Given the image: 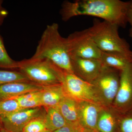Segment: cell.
Masks as SVG:
<instances>
[{
    "label": "cell",
    "mask_w": 132,
    "mask_h": 132,
    "mask_svg": "<svg viewBox=\"0 0 132 132\" xmlns=\"http://www.w3.org/2000/svg\"><path fill=\"white\" fill-rule=\"evenodd\" d=\"M130 2L120 0H79L64 2L62 6V19L67 21L74 16L89 15L95 16L125 28Z\"/></svg>",
    "instance_id": "6da1fadb"
},
{
    "label": "cell",
    "mask_w": 132,
    "mask_h": 132,
    "mask_svg": "<svg viewBox=\"0 0 132 132\" xmlns=\"http://www.w3.org/2000/svg\"><path fill=\"white\" fill-rule=\"evenodd\" d=\"M31 58L48 59L62 71L74 73L65 38L60 34L57 23L47 26Z\"/></svg>",
    "instance_id": "7a4b0ae2"
},
{
    "label": "cell",
    "mask_w": 132,
    "mask_h": 132,
    "mask_svg": "<svg viewBox=\"0 0 132 132\" xmlns=\"http://www.w3.org/2000/svg\"><path fill=\"white\" fill-rule=\"evenodd\" d=\"M119 28L108 22L95 20L92 27L86 30L102 52L132 55L130 46L120 36Z\"/></svg>",
    "instance_id": "3957f363"
},
{
    "label": "cell",
    "mask_w": 132,
    "mask_h": 132,
    "mask_svg": "<svg viewBox=\"0 0 132 132\" xmlns=\"http://www.w3.org/2000/svg\"><path fill=\"white\" fill-rule=\"evenodd\" d=\"M18 69L31 82L42 86L62 84L64 71L48 59L23 60L19 61Z\"/></svg>",
    "instance_id": "277c9868"
},
{
    "label": "cell",
    "mask_w": 132,
    "mask_h": 132,
    "mask_svg": "<svg viewBox=\"0 0 132 132\" xmlns=\"http://www.w3.org/2000/svg\"><path fill=\"white\" fill-rule=\"evenodd\" d=\"M120 72L103 65L100 72L91 83L101 106L109 108L113 103L120 83Z\"/></svg>",
    "instance_id": "5b68a950"
},
{
    "label": "cell",
    "mask_w": 132,
    "mask_h": 132,
    "mask_svg": "<svg viewBox=\"0 0 132 132\" xmlns=\"http://www.w3.org/2000/svg\"><path fill=\"white\" fill-rule=\"evenodd\" d=\"M70 58L100 60L102 52L97 46L86 30L76 31L65 38Z\"/></svg>",
    "instance_id": "8992f818"
},
{
    "label": "cell",
    "mask_w": 132,
    "mask_h": 132,
    "mask_svg": "<svg viewBox=\"0 0 132 132\" xmlns=\"http://www.w3.org/2000/svg\"><path fill=\"white\" fill-rule=\"evenodd\" d=\"M62 85L66 96L77 102H89L101 106L92 84L74 73L64 71Z\"/></svg>",
    "instance_id": "52a82bcc"
},
{
    "label": "cell",
    "mask_w": 132,
    "mask_h": 132,
    "mask_svg": "<svg viewBox=\"0 0 132 132\" xmlns=\"http://www.w3.org/2000/svg\"><path fill=\"white\" fill-rule=\"evenodd\" d=\"M43 107L23 109L0 118L3 128L8 132H22L26 125L31 120L45 113Z\"/></svg>",
    "instance_id": "ba28073f"
},
{
    "label": "cell",
    "mask_w": 132,
    "mask_h": 132,
    "mask_svg": "<svg viewBox=\"0 0 132 132\" xmlns=\"http://www.w3.org/2000/svg\"><path fill=\"white\" fill-rule=\"evenodd\" d=\"M132 104V64L120 72L118 93L113 104L116 109L124 111Z\"/></svg>",
    "instance_id": "9c48e42d"
},
{
    "label": "cell",
    "mask_w": 132,
    "mask_h": 132,
    "mask_svg": "<svg viewBox=\"0 0 132 132\" xmlns=\"http://www.w3.org/2000/svg\"><path fill=\"white\" fill-rule=\"evenodd\" d=\"M71 59L73 73L90 83L98 75L103 66L100 60L78 57Z\"/></svg>",
    "instance_id": "30bf717a"
},
{
    "label": "cell",
    "mask_w": 132,
    "mask_h": 132,
    "mask_svg": "<svg viewBox=\"0 0 132 132\" xmlns=\"http://www.w3.org/2000/svg\"><path fill=\"white\" fill-rule=\"evenodd\" d=\"M78 103L80 125L83 128L99 132L97 128V122L99 113L103 107L89 102Z\"/></svg>",
    "instance_id": "8fae6325"
},
{
    "label": "cell",
    "mask_w": 132,
    "mask_h": 132,
    "mask_svg": "<svg viewBox=\"0 0 132 132\" xmlns=\"http://www.w3.org/2000/svg\"><path fill=\"white\" fill-rule=\"evenodd\" d=\"M43 87L32 82H10L0 86V101L15 99L29 92L42 90Z\"/></svg>",
    "instance_id": "7c38bea8"
},
{
    "label": "cell",
    "mask_w": 132,
    "mask_h": 132,
    "mask_svg": "<svg viewBox=\"0 0 132 132\" xmlns=\"http://www.w3.org/2000/svg\"><path fill=\"white\" fill-rule=\"evenodd\" d=\"M66 96L62 84L43 87L42 90V106L46 109L58 106Z\"/></svg>",
    "instance_id": "4fadbf2b"
},
{
    "label": "cell",
    "mask_w": 132,
    "mask_h": 132,
    "mask_svg": "<svg viewBox=\"0 0 132 132\" xmlns=\"http://www.w3.org/2000/svg\"><path fill=\"white\" fill-rule=\"evenodd\" d=\"M100 61L103 65L120 72L132 64V55L102 52Z\"/></svg>",
    "instance_id": "5bb4252c"
},
{
    "label": "cell",
    "mask_w": 132,
    "mask_h": 132,
    "mask_svg": "<svg viewBox=\"0 0 132 132\" xmlns=\"http://www.w3.org/2000/svg\"><path fill=\"white\" fill-rule=\"evenodd\" d=\"M58 107L67 123L79 124L78 102L66 96L60 102Z\"/></svg>",
    "instance_id": "9a60e30c"
},
{
    "label": "cell",
    "mask_w": 132,
    "mask_h": 132,
    "mask_svg": "<svg viewBox=\"0 0 132 132\" xmlns=\"http://www.w3.org/2000/svg\"><path fill=\"white\" fill-rule=\"evenodd\" d=\"M45 123L47 130L54 132L67 123L59 111L58 106L45 109Z\"/></svg>",
    "instance_id": "2e32d148"
},
{
    "label": "cell",
    "mask_w": 132,
    "mask_h": 132,
    "mask_svg": "<svg viewBox=\"0 0 132 132\" xmlns=\"http://www.w3.org/2000/svg\"><path fill=\"white\" fill-rule=\"evenodd\" d=\"M117 118L113 112L107 108L103 107L99 113L97 128L99 132H115Z\"/></svg>",
    "instance_id": "e0dca14e"
},
{
    "label": "cell",
    "mask_w": 132,
    "mask_h": 132,
    "mask_svg": "<svg viewBox=\"0 0 132 132\" xmlns=\"http://www.w3.org/2000/svg\"><path fill=\"white\" fill-rule=\"evenodd\" d=\"M42 90L29 92L15 99L20 107L23 109L41 107Z\"/></svg>",
    "instance_id": "ac0fdd59"
},
{
    "label": "cell",
    "mask_w": 132,
    "mask_h": 132,
    "mask_svg": "<svg viewBox=\"0 0 132 132\" xmlns=\"http://www.w3.org/2000/svg\"><path fill=\"white\" fill-rule=\"evenodd\" d=\"M31 82L20 72L0 70V86L10 82Z\"/></svg>",
    "instance_id": "d6986e66"
},
{
    "label": "cell",
    "mask_w": 132,
    "mask_h": 132,
    "mask_svg": "<svg viewBox=\"0 0 132 132\" xmlns=\"http://www.w3.org/2000/svg\"><path fill=\"white\" fill-rule=\"evenodd\" d=\"M19 65V61L14 60L8 54L0 34V68L18 69Z\"/></svg>",
    "instance_id": "ffe728a7"
},
{
    "label": "cell",
    "mask_w": 132,
    "mask_h": 132,
    "mask_svg": "<svg viewBox=\"0 0 132 132\" xmlns=\"http://www.w3.org/2000/svg\"><path fill=\"white\" fill-rule=\"evenodd\" d=\"M23 109L15 99L0 101V118Z\"/></svg>",
    "instance_id": "44dd1931"
},
{
    "label": "cell",
    "mask_w": 132,
    "mask_h": 132,
    "mask_svg": "<svg viewBox=\"0 0 132 132\" xmlns=\"http://www.w3.org/2000/svg\"><path fill=\"white\" fill-rule=\"evenodd\" d=\"M45 113L31 120L24 127L22 132H41L47 130L45 123Z\"/></svg>",
    "instance_id": "7402d4cb"
},
{
    "label": "cell",
    "mask_w": 132,
    "mask_h": 132,
    "mask_svg": "<svg viewBox=\"0 0 132 132\" xmlns=\"http://www.w3.org/2000/svg\"><path fill=\"white\" fill-rule=\"evenodd\" d=\"M82 128L80 124L67 123L61 128L54 132H82Z\"/></svg>",
    "instance_id": "603a6c76"
},
{
    "label": "cell",
    "mask_w": 132,
    "mask_h": 132,
    "mask_svg": "<svg viewBox=\"0 0 132 132\" xmlns=\"http://www.w3.org/2000/svg\"><path fill=\"white\" fill-rule=\"evenodd\" d=\"M121 132H132V117L123 118L120 123Z\"/></svg>",
    "instance_id": "cb8c5ba5"
},
{
    "label": "cell",
    "mask_w": 132,
    "mask_h": 132,
    "mask_svg": "<svg viewBox=\"0 0 132 132\" xmlns=\"http://www.w3.org/2000/svg\"><path fill=\"white\" fill-rule=\"evenodd\" d=\"M127 22L130 24V28L129 36L132 38V1L130 2L127 13Z\"/></svg>",
    "instance_id": "d4e9b609"
},
{
    "label": "cell",
    "mask_w": 132,
    "mask_h": 132,
    "mask_svg": "<svg viewBox=\"0 0 132 132\" xmlns=\"http://www.w3.org/2000/svg\"><path fill=\"white\" fill-rule=\"evenodd\" d=\"M3 1L0 0V26H1L4 20L8 14V12L2 6Z\"/></svg>",
    "instance_id": "484cf974"
},
{
    "label": "cell",
    "mask_w": 132,
    "mask_h": 132,
    "mask_svg": "<svg viewBox=\"0 0 132 132\" xmlns=\"http://www.w3.org/2000/svg\"><path fill=\"white\" fill-rule=\"evenodd\" d=\"M82 132H95L92 130H89V129H86L82 128Z\"/></svg>",
    "instance_id": "4316f807"
},
{
    "label": "cell",
    "mask_w": 132,
    "mask_h": 132,
    "mask_svg": "<svg viewBox=\"0 0 132 132\" xmlns=\"http://www.w3.org/2000/svg\"><path fill=\"white\" fill-rule=\"evenodd\" d=\"M0 132H8L7 131L5 130V129H3V128H2V130L0 131Z\"/></svg>",
    "instance_id": "83f0119b"
},
{
    "label": "cell",
    "mask_w": 132,
    "mask_h": 132,
    "mask_svg": "<svg viewBox=\"0 0 132 132\" xmlns=\"http://www.w3.org/2000/svg\"><path fill=\"white\" fill-rule=\"evenodd\" d=\"M3 128L2 125V123L1 122H0V131L2 130V129Z\"/></svg>",
    "instance_id": "f1b7e54d"
},
{
    "label": "cell",
    "mask_w": 132,
    "mask_h": 132,
    "mask_svg": "<svg viewBox=\"0 0 132 132\" xmlns=\"http://www.w3.org/2000/svg\"><path fill=\"white\" fill-rule=\"evenodd\" d=\"M41 132H52L50 131L49 130H45V131H42Z\"/></svg>",
    "instance_id": "f546056e"
}]
</instances>
